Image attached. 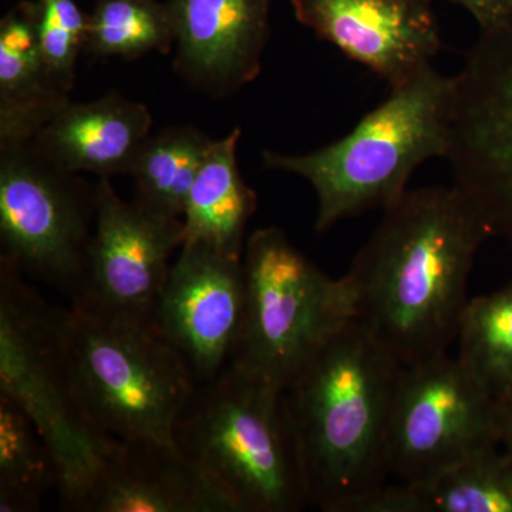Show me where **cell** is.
<instances>
[{"label":"cell","mask_w":512,"mask_h":512,"mask_svg":"<svg viewBox=\"0 0 512 512\" xmlns=\"http://www.w3.org/2000/svg\"><path fill=\"white\" fill-rule=\"evenodd\" d=\"M402 369L350 320L286 387L311 507L360 512L386 485L387 431Z\"/></svg>","instance_id":"obj_2"},{"label":"cell","mask_w":512,"mask_h":512,"mask_svg":"<svg viewBox=\"0 0 512 512\" xmlns=\"http://www.w3.org/2000/svg\"><path fill=\"white\" fill-rule=\"evenodd\" d=\"M433 0H291L296 19L319 39L372 70L390 87L431 66L439 53Z\"/></svg>","instance_id":"obj_13"},{"label":"cell","mask_w":512,"mask_h":512,"mask_svg":"<svg viewBox=\"0 0 512 512\" xmlns=\"http://www.w3.org/2000/svg\"><path fill=\"white\" fill-rule=\"evenodd\" d=\"M66 511L232 512L175 444L117 440Z\"/></svg>","instance_id":"obj_15"},{"label":"cell","mask_w":512,"mask_h":512,"mask_svg":"<svg viewBox=\"0 0 512 512\" xmlns=\"http://www.w3.org/2000/svg\"><path fill=\"white\" fill-rule=\"evenodd\" d=\"M272 0H165L174 30V69L215 99L261 73Z\"/></svg>","instance_id":"obj_14"},{"label":"cell","mask_w":512,"mask_h":512,"mask_svg":"<svg viewBox=\"0 0 512 512\" xmlns=\"http://www.w3.org/2000/svg\"><path fill=\"white\" fill-rule=\"evenodd\" d=\"M473 15L481 32L500 28L512 18V0H451Z\"/></svg>","instance_id":"obj_25"},{"label":"cell","mask_w":512,"mask_h":512,"mask_svg":"<svg viewBox=\"0 0 512 512\" xmlns=\"http://www.w3.org/2000/svg\"><path fill=\"white\" fill-rule=\"evenodd\" d=\"M501 446L512 454V397L497 403Z\"/></svg>","instance_id":"obj_26"},{"label":"cell","mask_w":512,"mask_h":512,"mask_svg":"<svg viewBox=\"0 0 512 512\" xmlns=\"http://www.w3.org/2000/svg\"><path fill=\"white\" fill-rule=\"evenodd\" d=\"M59 487L55 456L28 414L0 394V512H36Z\"/></svg>","instance_id":"obj_22"},{"label":"cell","mask_w":512,"mask_h":512,"mask_svg":"<svg viewBox=\"0 0 512 512\" xmlns=\"http://www.w3.org/2000/svg\"><path fill=\"white\" fill-rule=\"evenodd\" d=\"M242 258L184 242L161 293L153 328L190 363L198 383L231 362L244 319Z\"/></svg>","instance_id":"obj_12"},{"label":"cell","mask_w":512,"mask_h":512,"mask_svg":"<svg viewBox=\"0 0 512 512\" xmlns=\"http://www.w3.org/2000/svg\"><path fill=\"white\" fill-rule=\"evenodd\" d=\"M183 244V220L124 201L110 178H99L96 220L73 308L153 326L171 256Z\"/></svg>","instance_id":"obj_11"},{"label":"cell","mask_w":512,"mask_h":512,"mask_svg":"<svg viewBox=\"0 0 512 512\" xmlns=\"http://www.w3.org/2000/svg\"><path fill=\"white\" fill-rule=\"evenodd\" d=\"M94 220L96 184L57 167L33 143L0 144V258L73 302Z\"/></svg>","instance_id":"obj_8"},{"label":"cell","mask_w":512,"mask_h":512,"mask_svg":"<svg viewBox=\"0 0 512 512\" xmlns=\"http://www.w3.org/2000/svg\"><path fill=\"white\" fill-rule=\"evenodd\" d=\"M244 319L232 365L286 389L350 322L342 281L330 278L281 228L256 229L242 254Z\"/></svg>","instance_id":"obj_7"},{"label":"cell","mask_w":512,"mask_h":512,"mask_svg":"<svg viewBox=\"0 0 512 512\" xmlns=\"http://www.w3.org/2000/svg\"><path fill=\"white\" fill-rule=\"evenodd\" d=\"M446 158L454 184L512 247V18L481 32L456 76Z\"/></svg>","instance_id":"obj_10"},{"label":"cell","mask_w":512,"mask_h":512,"mask_svg":"<svg viewBox=\"0 0 512 512\" xmlns=\"http://www.w3.org/2000/svg\"><path fill=\"white\" fill-rule=\"evenodd\" d=\"M174 444L232 512H298L311 505L285 390L228 363L200 383Z\"/></svg>","instance_id":"obj_4"},{"label":"cell","mask_w":512,"mask_h":512,"mask_svg":"<svg viewBox=\"0 0 512 512\" xmlns=\"http://www.w3.org/2000/svg\"><path fill=\"white\" fill-rule=\"evenodd\" d=\"M241 128L214 140L192 184L183 215L184 242H200L225 255L242 258L245 231L258 207L238 167Z\"/></svg>","instance_id":"obj_19"},{"label":"cell","mask_w":512,"mask_h":512,"mask_svg":"<svg viewBox=\"0 0 512 512\" xmlns=\"http://www.w3.org/2000/svg\"><path fill=\"white\" fill-rule=\"evenodd\" d=\"M457 360L495 403L512 397V282L468 299L458 325Z\"/></svg>","instance_id":"obj_21"},{"label":"cell","mask_w":512,"mask_h":512,"mask_svg":"<svg viewBox=\"0 0 512 512\" xmlns=\"http://www.w3.org/2000/svg\"><path fill=\"white\" fill-rule=\"evenodd\" d=\"M151 130L153 116L146 104L107 93L100 99L67 103L32 143L69 173L111 178L131 174Z\"/></svg>","instance_id":"obj_16"},{"label":"cell","mask_w":512,"mask_h":512,"mask_svg":"<svg viewBox=\"0 0 512 512\" xmlns=\"http://www.w3.org/2000/svg\"><path fill=\"white\" fill-rule=\"evenodd\" d=\"M63 318L64 309L50 305L0 258V394L28 414L55 456L66 511L116 440L94 429L79 402Z\"/></svg>","instance_id":"obj_6"},{"label":"cell","mask_w":512,"mask_h":512,"mask_svg":"<svg viewBox=\"0 0 512 512\" xmlns=\"http://www.w3.org/2000/svg\"><path fill=\"white\" fill-rule=\"evenodd\" d=\"M342 276L350 319L403 366L447 353L478 249L494 237L458 185L409 191L387 207Z\"/></svg>","instance_id":"obj_1"},{"label":"cell","mask_w":512,"mask_h":512,"mask_svg":"<svg viewBox=\"0 0 512 512\" xmlns=\"http://www.w3.org/2000/svg\"><path fill=\"white\" fill-rule=\"evenodd\" d=\"M70 101L40 52L36 2H20L0 22V144L32 143Z\"/></svg>","instance_id":"obj_17"},{"label":"cell","mask_w":512,"mask_h":512,"mask_svg":"<svg viewBox=\"0 0 512 512\" xmlns=\"http://www.w3.org/2000/svg\"><path fill=\"white\" fill-rule=\"evenodd\" d=\"M63 339L79 402L117 441L174 444L197 389L190 363L153 326L64 309Z\"/></svg>","instance_id":"obj_5"},{"label":"cell","mask_w":512,"mask_h":512,"mask_svg":"<svg viewBox=\"0 0 512 512\" xmlns=\"http://www.w3.org/2000/svg\"><path fill=\"white\" fill-rule=\"evenodd\" d=\"M456 77L429 66L400 86L335 143L308 154L265 150L269 170L305 178L318 197L315 228L328 231L346 218L387 207L407 192L414 171L447 157Z\"/></svg>","instance_id":"obj_3"},{"label":"cell","mask_w":512,"mask_h":512,"mask_svg":"<svg viewBox=\"0 0 512 512\" xmlns=\"http://www.w3.org/2000/svg\"><path fill=\"white\" fill-rule=\"evenodd\" d=\"M37 40L55 82L72 93L80 53L86 49L89 15L76 0H37Z\"/></svg>","instance_id":"obj_24"},{"label":"cell","mask_w":512,"mask_h":512,"mask_svg":"<svg viewBox=\"0 0 512 512\" xmlns=\"http://www.w3.org/2000/svg\"><path fill=\"white\" fill-rule=\"evenodd\" d=\"M212 143L191 124L151 133L131 170L134 201L156 214L183 220L188 194Z\"/></svg>","instance_id":"obj_20"},{"label":"cell","mask_w":512,"mask_h":512,"mask_svg":"<svg viewBox=\"0 0 512 512\" xmlns=\"http://www.w3.org/2000/svg\"><path fill=\"white\" fill-rule=\"evenodd\" d=\"M174 30L165 0H96L89 15L86 52L97 59L134 60L168 53Z\"/></svg>","instance_id":"obj_23"},{"label":"cell","mask_w":512,"mask_h":512,"mask_svg":"<svg viewBox=\"0 0 512 512\" xmlns=\"http://www.w3.org/2000/svg\"><path fill=\"white\" fill-rule=\"evenodd\" d=\"M360 512H512V454L500 444L429 480L386 484Z\"/></svg>","instance_id":"obj_18"},{"label":"cell","mask_w":512,"mask_h":512,"mask_svg":"<svg viewBox=\"0 0 512 512\" xmlns=\"http://www.w3.org/2000/svg\"><path fill=\"white\" fill-rule=\"evenodd\" d=\"M500 444L497 403L457 357L403 366L387 431L390 474L419 483Z\"/></svg>","instance_id":"obj_9"}]
</instances>
